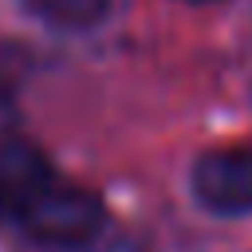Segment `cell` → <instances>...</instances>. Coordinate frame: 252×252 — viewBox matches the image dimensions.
Wrapping results in <instances>:
<instances>
[{
    "mask_svg": "<svg viewBox=\"0 0 252 252\" xmlns=\"http://www.w3.org/2000/svg\"><path fill=\"white\" fill-rule=\"evenodd\" d=\"M12 220L35 244L71 252V248L94 240L106 228V205H102V197L94 189H87V185L63 177L59 169H51L24 197V205L12 213Z\"/></svg>",
    "mask_w": 252,
    "mask_h": 252,
    "instance_id": "6da1fadb",
    "label": "cell"
},
{
    "mask_svg": "<svg viewBox=\"0 0 252 252\" xmlns=\"http://www.w3.org/2000/svg\"><path fill=\"white\" fill-rule=\"evenodd\" d=\"M189 185L193 197L217 217L252 213V146H220L201 154Z\"/></svg>",
    "mask_w": 252,
    "mask_h": 252,
    "instance_id": "7a4b0ae2",
    "label": "cell"
},
{
    "mask_svg": "<svg viewBox=\"0 0 252 252\" xmlns=\"http://www.w3.org/2000/svg\"><path fill=\"white\" fill-rule=\"evenodd\" d=\"M20 8L55 32H91L110 16V0H20Z\"/></svg>",
    "mask_w": 252,
    "mask_h": 252,
    "instance_id": "3957f363",
    "label": "cell"
},
{
    "mask_svg": "<svg viewBox=\"0 0 252 252\" xmlns=\"http://www.w3.org/2000/svg\"><path fill=\"white\" fill-rule=\"evenodd\" d=\"M71 252H138V244H130L126 236H110V232L102 228L94 240H87V244H79V248H71Z\"/></svg>",
    "mask_w": 252,
    "mask_h": 252,
    "instance_id": "277c9868",
    "label": "cell"
},
{
    "mask_svg": "<svg viewBox=\"0 0 252 252\" xmlns=\"http://www.w3.org/2000/svg\"><path fill=\"white\" fill-rule=\"evenodd\" d=\"M185 4H213V0H185Z\"/></svg>",
    "mask_w": 252,
    "mask_h": 252,
    "instance_id": "5b68a950",
    "label": "cell"
}]
</instances>
